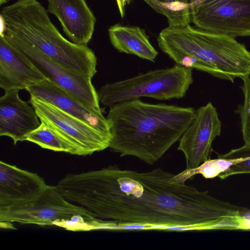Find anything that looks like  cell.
Masks as SVG:
<instances>
[{"label":"cell","mask_w":250,"mask_h":250,"mask_svg":"<svg viewBox=\"0 0 250 250\" xmlns=\"http://www.w3.org/2000/svg\"><path fill=\"white\" fill-rule=\"evenodd\" d=\"M197 0H188L189 1V4H192L197 1Z\"/></svg>","instance_id":"cell-26"},{"label":"cell","mask_w":250,"mask_h":250,"mask_svg":"<svg viewBox=\"0 0 250 250\" xmlns=\"http://www.w3.org/2000/svg\"><path fill=\"white\" fill-rule=\"evenodd\" d=\"M157 12L167 17L169 26L191 22L188 0H144Z\"/></svg>","instance_id":"cell-18"},{"label":"cell","mask_w":250,"mask_h":250,"mask_svg":"<svg viewBox=\"0 0 250 250\" xmlns=\"http://www.w3.org/2000/svg\"><path fill=\"white\" fill-rule=\"evenodd\" d=\"M157 42L165 54L185 67L231 82L250 74V52L235 38L188 24L164 28Z\"/></svg>","instance_id":"cell-3"},{"label":"cell","mask_w":250,"mask_h":250,"mask_svg":"<svg viewBox=\"0 0 250 250\" xmlns=\"http://www.w3.org/2000/svg\"><path fill=\"white\" fill-rule=\"evenodd\" d=\"M243 173H250V155L247 157L241 158L240 161L231 165L228 169L220 174L218 177L223 180L233 175Z\"/></svg>","instance_id":"cell-21"},{"label":"cell","mask_w":250,"mask_h":250,"mask_svg":"<svg viewBox=\"0 0 250 250\" xmlns=\"http://www.w3.org/2000/svg\"><path fill=\"white\" fill-rule=\"evenodd\" d=\"M45 79L0 35V87L4 91L26 89Z\"/></svg>","instance_id":"cell-15"},{"label":"cell","mask_w":250,"mask_h":250,"mask_svg":"<svg viewBox=\"0 0 250 250\" xmlns=\"http://www.w3.org/2000/svg\"><path fill=\"white\" fill-rule=\"evenodd\" d=\"M241 86L244 100L239 105L235 112L240 115L243 139L244 145L242 147L250 150V74L243 80Z\"/></svg>","instance_id":"cell-20"},{"label":"cell","mask_w":250,"mask_h":250,"mask_svg":"<svg viewBox=\"0 0 250 250\" xmlns=\"http://www.w3.org/2000/svg\"><path fill=\"white\" fill-rule=\"evenodd\" d=\"M189 5L197 28L235 39L250 36V0H197Z\"/></svg>","instance_id":"cell-7"},{"label":"cell","mask_w":250,"mask_h":250,"mask_svg":"<svg viewBox=\"0 0 250 250\" xmlns=\"http://www.w3.org/2000/svg\"><path fill=\"white\" fill-rule=\"evenodd\" d=\"M48 13L37 0H17L2 8L1 32L14 36L70 70L92 78L97 72L94 51L64 38Z\"/></svg>","instance_id":"cell-4"},{"label":"cell","mask_w":250,"mask_h":250,"mask_svg":"<svg viewBox=\"0 0 250 250\" xmlns=\"http://www.w3.org/2000/svg\"><path fill=\"white\" fill-rule=\"evenodd\" d=\"M192 71L176 64L170 68L151 70L107 83L98 92L100 103L110 107L141 97L162 101L182 98L193 82Z\"/></svg>","instance_id":"cell-5"},{"label":"cell","mask_w":250,"mask_h":250,"mask_svg":"<svg viewBox=\"0 0 250 250\" xmlns=\"http://www.w3.org/2000/svg\"><path fill=\"white\" fill-rule=\"evenodd\" d=\"M174 174L157 168L146 172L110 165L99 170L70 173L60 191L70 202L95 218L150 226L152 230L229 229L238 207L185 183L171 180Z\"/></svg>","instance_id":"cell-1"},{"label":"cell","mask_w":250,"mask_h":250,"mask_svg":"<svg viewBox=\"0 0 250 250\" xmlns=\"http://www.w3.org/2000/svg\"><path fill=\"white\" fill-rule=\"evenodd\" d=\"M80 217L96 218L87 209L67 200L56 186L47 185L34 198L0 208V221L21 224L62 227Z\"/></svg>","instance_id":"cell-6"},{"label":"cell","mask_w":250,"mask_h":250,"mask_svg":"<svg viewBox=\"0 0 250 250\" xmlns=\"http://www.w3.org/2000/svg\"><path fill=\"white\" fill-rule=\"evenodd\" d=\"M47 11L59 21L72 42L87 45L90 41L96 19L85 0H46Z\"/></svg>","instance_id":"cell-13"},{"label":"cell","mask_w":250,"mask_h":250,"mask_svg":"<svg viewBox=\"0 0 250 250\" xmlns=\"http://www.w3.org/2000/svg\"><path fill=\"white\" fill-rule=\"evenodd\" d=\"M241 229L250 230V209L242 207L240 211Z\"/></svg>","instance_id":"cell-22"},{"label":"cell","mask_w":250,"mask_h":250,"mask_svg":"<svg viewBox=\"0 0 250 250\" xmlns=\"http://www.w3.org/2000/svg\"><path fill=\"white\" fill-rule=\"evenodd\" d=\"M241 159V158L228 159L219 157L216 159H208L196 168L185 169L179 174H174L171 180L176 183H185L186 181L192 179L197 174H201L206 178H212L218 176L220 174Z\"/></svg>","instance_id":"cell-19"},{"label":"cell","mask_w":250,"mask_h":250,"mask_svg":"<svg viewBox=\"0 0 250 250\" xmlns=\"http://www.w3.org/2000/svg\"><path fill=\"white\" fill-rule=\"evenodd\" d=\"M9 0H0V4L2 5L7 3Z\"/></svg>","instance_id":"cell-25"},{"label":"cell","mask_w":250,"mask_h":250,"mask_svg":"<svg viewBox=\"0 0 250 250\" xmlns=\"http://www.w3.org/2000/svg\"><path fill=\"white\" fill-rule=\"evenodd\" d=\"M46 186L37 173L0 162V208L29 200Z\"/></svg>","instance_id":"cell-14"},{"label":"cell","mask_w":250,"mask_h":250,"mask_svg":"<svg viewBox=\"0 0 250 250\" xmlns=\"http://www.w3.org/2000/svg\"><path fill=\"white\" fill-rule=\"evenodd\" d=\"M0 227L1 228L7 229H14L16 228L14 227L12 222L6 221H0Z\"/></svg>","instance_id":"cell-24"},{"label":"cell","mask_w":250,"mask_h":250,"mask_svg":"<svg viewBox=\"0 0 250 250\" xmlns=\"http://www.w3.org/2000/svg\"><path fill=\"white\" fill-rule=\"evenodd\" d=\"M31 96L43 100L97 129L110 136V127L102 111H97L73 94L52 82L44 79L26 87Z\"/></svg>","instance_id":"cell-11"},{"label":"cell","mask_w":250,"mask_h":250,"mask_svg":"<svg viewBox=\"0 0 250 250\" xmlns=\"http://www.w3.org/2000/svg\"><path fill=\"white\" fill-rule=\"evenodd\" d=\"M40 121L39 127L26 136V141L42 148L76 155L75 148L64 137L45 122Z\"/></svg>","instance_id":"cell-17"},{"label":"cell","mask_w":250,"mask_h":250,"mask_svg":"<svg viewBox=\"0 0 250 250\" xmlns=\"http://www.w3.org/2000/svg\"><path fill=\"white\" fill-rule=\"evenodd\" d=\"M20 90L4 91L0 98V136L11 138L14 145L41 124L34 107L19 96Z\"/></svg>","instance_id":"cell-12"},{"label":"cell","mask_w":250,"mask_h":250,"mask_svg":"<svg viewBox=\"0 0 250 250\" xmlns=\"http://www.w3.org/2000/svg\"><path fill=\"white\" fill-rule=\"evenodd\" d=\"M109 148L120 156H132L148 165L158 161L179 141L191 123L196 110L139 99L109 107Z\"/></svg>","instance_id":"cell-2"},{"label":"cell","mask_w":250,"mask_h":250,"mask_svg":"<svg viewBox=\"0 0 250 250\" xmlns=\"http://www.w3.org/2000/svg\"><path fill=\"white\" fill-rule=\"evenodd\" d=\"M29 102L40 120L48 124L64 137L74 147L76 155H91L109 147L111 137L88 123L37 97L30 96Z\"/></svg>","instance_id":"cell-9"},{"label":"cell","mask_w":250,"mask_h":250,"mask_svg":"<svg viewBox=\"0 0 250 250\" xmlns=\"http://www.w3.org/2000/svg\"><path fill=\"white\" fill-rule=\"evenodd\" d=\"M0 34L45 79L73 94L93 109L102 111L92 78L70 70L12 35L4 31Z\"/></svg>","instance_id":"cell-8"},{"label":"cell","mask_w":250,"mask_h":250,"mask_svg":"<svg viewBox=\"0 0 250 250\" xmlns=\"http://www.w3.org/2000/svg\"><path fill=\"white\" fill-rule=\"evenodd\" d=\"M120 15L123 18L125 13V8L127 4L130 3L131 0H116Z\"/></svg>","instance_id":"cell-23"},{"label":"cell","mask_w":250,"mask_h":250,"mask_svg":"<svg viewBox=\"0 0 250 250\" xmlns=\"http://www.w3.org/2000/svg\"><path fill=\"white\" fill-rule=\"evenodd\" d=\"M111 43L118 51L154 62L158 53L145 31L138 26L115 24L108 29Z\"/></svg>","instance_id":"cell-16"},{"label":"cell","mask_w":250,"mask_h":250,"mask_svg":"<svg viewBox=\"0 0 250 250\" xmlns=\"http://www.w3.org/2000/svg\"><path fill=\"white\" fill-rule=\"evenodd\" d=\"M222 124L211 103L196 110L193 120L180 138L177 149L184 154L186 169H194L208 160L211 146L220 136Z\"/></svg>","instance_id":"cell-10"}]
</instances>
